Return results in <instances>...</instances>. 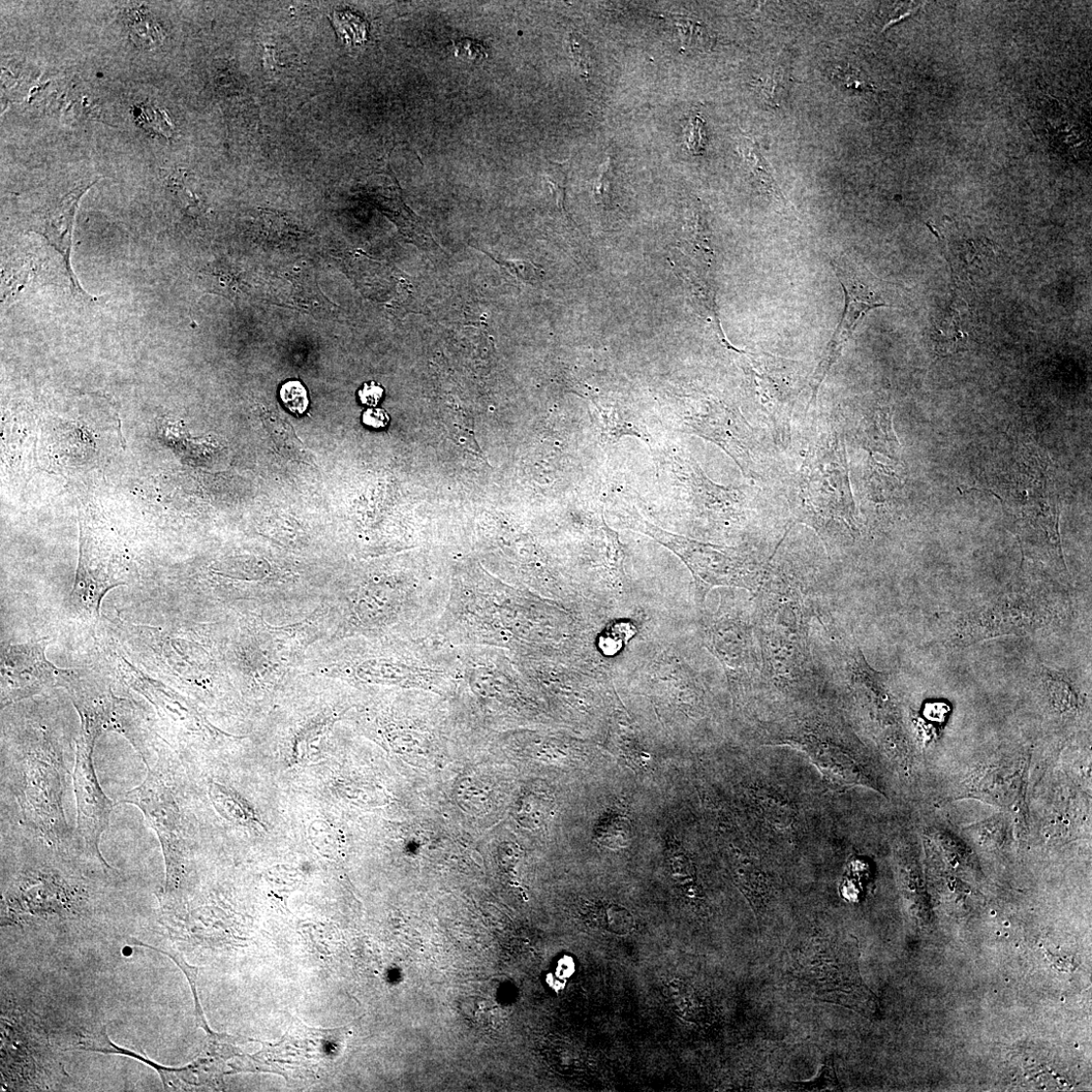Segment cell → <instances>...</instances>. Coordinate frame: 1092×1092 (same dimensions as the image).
<instances>
[{"instance_id":"17","label":"cell","mask_w":1092,"mask_h":1092,"mask_svg":"<svg viewBox=\"0 0 1092 1092\" xmlns=\"http://www.w3.org/2000/svg\"><path fill=\"white\" fill-rule=\"evenodd\" d=\"M738 151L761 192L775 199H783L774 179L771 166L756 141L743 138L739 142Z\"/></svg>"},{"instance_id":"4","label":"cell","mask_w":1092,"mask_h":1092,"mask_svg":"<svg viewBox=\"0 0 1092 1092\" xmlns=\"http://www.w3.org/2000/svg\"><path fill=\"white\" fill-rule=\"evenodd\" d=\"M784 981L808 1000L850 1009L868 1019L878 1014V997L864 983L858 940L811 935L789 954Z\"/></svg>"},{"instance_id":"20","label":"cell","mask_w":1092,"mask_h":1092,"mask_svg":"<svg viewBox=\"0 0 1092 1092\" xmlns=\"http://www.w3.org/2000/svg\"><path fill=\"white\" fill-rule=\"evenodd\" d=\"M669 998L675 1012L686 1021H697L704 1012L700 997L690 985L683 982L672 983Z\"/></svg>"},{"instance_id":"25","label":"cell","mask_w":1092,"mask_h":1092,"mask_svg":"<svg viewBox=\"0 0 1092 1092\" xmlns=\"http://www.w3.org/2000/svg\"><path fill=\"white\" fill-rule=\"evenodd\" d=\"M793 1086L796 1090L804 1091H841L835 1074L833 1058L830 1057L827 1059L821 1074L815 1081L804 1083L795 1082Z\"/></svg>"},{"instance_id":"11","label":"cell","mask_w":1092,"mask_h":1092,"mask_svg":"<svg viewBox=\"0 0 1092 1092\" xmlns=\"http://www.w3.org/2000/svg\"><path fill=\"white\" fill-rule=\"evenodd\" d=\"M46 639L9 645L2 657V705L6 707L59 685L62 669L46 658Z\"/></svg>"},{"instance_id":"15","label":"cell","mask_w":1092,"mask_h":1092,"mask_svg":"<svg viewBox=\"0 0 1092 1092\" xmlns=\"http://www.w3.org/2000/svg\"><path fill=\"white\" fill-rule=\"evenodd\" d=\"M789 739L794 744L801 745L824 770L823 772L833 776L838 783L864 784L863 777L854 765L853 760L831 741H826L813 733H800Z\"/></svg>"},{"instance_id":"13","label":"cell","mask_w":1092,"mask_h":1092,"mask_svg":"<svg viewBox=\"0 0 1092 1092\" xmlns=\"http://www.w3.org/2000/svg\"><path fill=\"white\" fill-rule=\"evenodd\" d=\"M96 183V182H95ZM82 185L49 208L36 221L34 230L44 236L64 259L74 296L95 301L80 287L71 267L72 235L75 214L82 196L95 184Z\"/></svg>"},{"instance_id":"22","label":"cell","mask_w":1092,"mask_h":1092,"mask_svg":"<svg viewBox=\"0 0 1092 1092\" xmlns=\"http://www.w3.org/2000/svg\"><path fill=\"white\" fill-rule=\"evenodd\" d=\"M754 86L760 98L770 107H780L787 95V78L780 71L762 75Z\"/></svg>"},{"instance_id":"16","label":"cell","mask_w":1092,"mask_h":1092,"mask_svg":"<svg viewBox=\"0 0 1092 1092\" xmlns=\"http://www.w3.org/2000/svg\"><path fill=\"white\" fill-rule=\"evenodd\" d=\"M553 806L549 791L542 783L533 784L524 788L517 798L515 817L524 828L539 829L550 818Z\"/></svg>"},{"instance_id":"27","label":"cell","mask_w":1092,"mask_h":1092,"mask_svg":"<svg viewBox=\"0 0 1092 1092\" xmlns=\"http://www.w3.org/2000/svg\"><path fill=\"white\" fill-rule=\"evenodd\" d=\"M670 868L673 878L681 886L688 887L694 881V871L688 857L681 851H671Z\"/></svg>"},{"instance_id":"8","label":"cell","mask_w":1092,"mask_h":1092,"mask_svg":"<svg viewBox=\"0 0 1092 1092\" xmlns=\"http://www.w3.org/2000/svg\"><path fill=\"white\" fill-rule=\"evenodd\" d=\"M122 801L141 809L158 834L166 866V894H172L180 884L183 860L178 833V808L160 758L148 766L145 782L124 794Z\"/></svg>"},{"instance_id":"24","label":"cell","mask_w":1092,"mask_h":1092,"mask_svg":"<svg viewBox=\"0 0 1092 1092\" xmlns=\"http://www.w3.org/2000/svg\"><path fill=\"white\" fill-rule=\"evenodd\" d=\"M279 398L285 407L294 415L301 416L309 407V397L305 386L299 381H290L279 390Z\"/></svg>"},{"instance_id":"18","label":"cell","mask_w":1092,"mask_h":1092,"mask_svg":"<svg viewBox=\"0 0 1092 1092\" xmlns=\"http://www.w3.org/2000/svg\"><path fill=\"white\" fill-rule=\"evenodd\" d=\"M587 920L593 927L617 935L634 931L636 922L631 912L615 903H596L590 907Z\"/></svg>"},{"instance_id":"2","label":"cell","mask_w":1092,"mask_h":1092,"mask_svg":"<svg viewBox=\"0 0 1092 1092\" xmlns=\"http://www.w3.org/2000/svg\"><path fill=\"white\" fill-rule=\"evenodd\" d=\"M792 494L793 523L814 528L827 546L855 538L845 441L836 430L823 431L810 447Z\"/></svg>"},{"instance_id":"23","label":"cell","mask_w":1092,"mask_h":1092,"mask_svg":"<svg viewBox=\"0 0 1092 1092\" xmlns=\"http://www.w3.org/2000/svg\"><path fill=\"white\" fill-rule=\"evenodd\" d=\"M677 27L682 40V45L690 50H704L711 46L712 36L706 25L700 21L681 19Z\"/></svg>"},{"instance_id":"7","label":"cell","mask_w":1092,"mask_h":1092,"mask_svg":"<svg viewBox=\"0 0 1092 1092\" xmlns=\"http://www.w3.org/2000/svg\"><path fill=\"white\" fill-rule=\"evenodd\" d=\"M59 686L70 693L80 715L82 730L97 736L116 732L127 737L142 757L150 752L154 739L149 737L132 703L116 697L103 684L73 670L62 671Z\"/></svg>"},{"instance_id":"26","label":"cell","mask_w":1092,"mask_h":1092,"mask_svg":"<svg viewBox=\"0 0 1092 1092\" xmlns=\"http://www.w3.org/2000/svg\"><path fill=\"white\" fill-rule=\"evenodd\" d=\"M832 79L844 90L869 91L874 89L867 78L859 71L852 68L835 69Z\"/></svg>"},{"instance_id":"33","label":"cell","mask_w":1092,"mask_h":1092,"mask_svg":"<svg viewBox=\"0 0 1092 1092\" xmlns=\"http://www.w3.org/2000/svg\"><path fill=\"white\" fill-rule=\"evenodd\" d=\"M390 416L380 408H369L362 415V423L372 429H384L390 424Z\"/></svg>"},{"instance_id":"30","label":"cell","mask_w":1092,"mask_h":1092,"mask_svg":"<svg viewBox=\"0 0 1092 1092\" xmlns=\"http://www.w3.org/2000/svg\"><path fill=\"white\" fill-rule=\"evenodd\" d=\"M454 45L456 55L462 59L473 62V64H480V62L484 61L487 57L484 45L475 40L464 39Z\"/></svg>"},{"instance_id":"6","label":"cell","mask_w":1092,"mask_h":1092,"mask_svg":"<svg viewBox=\"0 0 1092 1092\" xmlns=\"http://www.w3.org/2000/svg\"><path fill=\"white\" fill-rule=\"evenodd\" d=\"M624 520L632 528L657 540L684 561L694 577L697 598L701 602L714 587H738L751 592L760 587L765 569L737 548L678 537L636 516L624 517Z\"/></svg>"},{"instance_id":"5","label":"cell","mask_w":1092,"mask_h":1092,"mask_svg":"<svg viewBox=\"0 0 1092 1092\" xmlns=\"http://www.w3.org/2000/svg\"><path fill=\"white\" fill-rule=\"evenodd\" d=\"M341 1029L309 1027L292 1018L288 1032L277 1044H263L253 1056L243 1057L236 1072H268L282 1075L291 1087H308L330 1077L339 1051Z\"/></svg>"},{"instance_id":"3","label":"cell","mask_w":1092,"mask_h":1092,"mask_svg":"<svg viewBox=\"0 0 1092 1092\" xmlns=\"http://www.w3.org/2000/svg\"><path fill=\"white\" fill-rule=\"evenodd\" d=\"M767 567L757 590L762 670L779 688H794L814 674L808 609L799 583Z\"/></svg>"},{"instance_id":"28","label":"cell","mask_w":1092,"mask_h":1092,"mask_svg":"<svg viewBox=\"0 0 1092 1092\" xmlns=\"http://www.w3.org/2000/svg\"><path fill=\"white\" fill-rule=\"evenodd\" d=\"M571 52L576 68L584 77H589L592 70V54L589 44L579 35L571 37Z\"/></svg>"},{"instance_id":"31","label":"cell","mask_w":1092,"mask_h":1092,"mask_svg":"<svg viewBox=\"0 0 1092 1092\" xmlns=\"http://www.w3.org/2000/svg\"><path fill=\"white\" fill-rule=\"evenodd\" d=\"M384 389L379 384L370 382L363 385L358 392V398L363 404L370 408L376 407L384 397Z\"/></svg>"},{"instance_id":"10","label":"cell","mask_w":1092,"mask_h":1092,"mask_svg":"<svg viewBox=\"0 0 1092 1092\" xmlns=\"http://www.w3.org/2000/svg\"><path fill=\"white\" fill-rule=\"evenodd\" d=\"M831 265L839 279V283L846 295L844 316H842L814 376L811 377V398L808 404H815L820 388L825 382L831 368L841 356L847 343L851 339L855 328L871 309L885 306L877 290L869 285L862 273L856 269L846 258L833 259Z\"/></svg>"},{"instance_id":"9","label":"cell","mask_w":1092,"mask_h":1092,"mask_svg":"<svg viewBox=\"0 0 1092 1092\" xmlns=\"http://www.w3.org/2000/svg\"><path fill=\"white\" fill-rule=\"evenodd\" d=\"M99 736L80 731L73 773L77 803V833L85 855L108 870L101 851V837L110 825L113 802L103 791L93 765V750Z\"/></svg>"},{"instance_id":"32","label":"cell","mask_w":1092,"mask_h":1092,"mask_svg":"<svg viewBox=\"0 0 1092 1092\" xmlns=\"http://www.w3.org/2000/svg\"><path fill=\"white\" fill-rule=\"evenodd\" d=\"M688 146L694 154H700L705 149V135L703 121L696 117L691 122Z\"/></svg>"},{"instance_id":"19","label":"cell","mask_w":1092,"mask_h":1092,"mask_svg":"<svg viewBox=\"0 0 1092 1092\" xmlns=\"http://www.w3.org/2000/svg\"><path fill=\"white\" fill-rule=\"evenodd\" d=\"M632 830L628 819L614 815L600 823L596 830L595 838L600 845L620 850L629 846Z\"/></svg>"},{"instance_id":"29","label":"cell","mask_w":1092,"mask_h":1092,"mask_svg":"<svg viewBox=\"0 0 1092 1092\" xmlns=\"http://www.w3.org/2000/svg\"><path fill=\"white\" fill-rule=\"evenodd\" d=\"M614 169L611 158L602 165L600 175L594 183V197L597 203L607 204L611 199Z\"/></svg>"},{"instance_id":"21","label":"cell","mask_w":1092,"mask_h":1092,"mask_svg":"<svg viewBox=\"0 0 1092 1092\" xmlns=\"http://www.w3.org/2000/svg\"><path fill=\"white\" fill-rule=\"evenodd\" d=\"M130 945L140 946V947H144V948H147V949H151V950L156 951V952H160V953H162L166 956H168L172 961H174L176 963V965L179 967L180 971L185 974L187 980H189V982H190V985H191V988H192V991H193V994H194V998H195L196 1017H197L198 1025L200 1027L204 1028L207 1034H213L214 1032L210 1028V1026L207 1022V1020L205 1018V1015H204V1012H203V1009H202V1006H201V1003H200L199 994H198L197 981H198V973H199V971H200L198 969V967L191 966L189 963H187L185 961V959L183 958V956L181 954L175 952V950H172V949L156 948V947H153V946L148 945L146 943L140 942L136 939H130Z\"/></svg>"},{"instance_id":"12","label":"cell","mask_w":1092,"mask_h":1092,"mask_svg":"<svg viewBox=\"0 0 1092 1092\" xmlns=\"http://www.w3.org/2000/svg\"><path fill=\"white\" fill-rule=\"evenodd\" d=\"M110 558L101 556L81 534V547L76 580L70 597L71 607L79 615L98 619L107 593L126 583L117 577Z\"/></svg>"},{"instance_id":"1","label":"cell","mask_w":1092,"mask_h":1092,"mask_svg":"<svg viewBox=\"0 0 1092 1092\" xmlns=\"http://www.w3.org/2000/svg\"><path fill=\"white\" fill-rule=\"evenodd\" d=\"M68 768L64 748L43 735L17 742L3 757V786L10 788L27 831L65 851H83L66 817Z\"/></svg>"},{"instance_id":"14","label":"cell","mask_w":1092,"mask_h":1092,"mask_svg":"<svg viewBox=\"0 0 1092 1092\" xmlns=\"http://www.w3.org/2000/svg\"><path fill=\"white\" fill-rule=\"evenodd\" d=\"M207 1036L205 1048L192 1065L180 1069L173 1068L171 1087L223 1086L226 1064L241 1052L235 1045L239 1040L227 1034L214 1033Z\"/></svg>"}]
</instances>
